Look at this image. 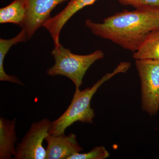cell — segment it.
I'll use <instances>...</instances> for the list:
<instances>
[{
    "instance_id": "obj_1",
    "label": "cell",
    "mask_w": 159,
    "mask_h": 159,
    "mask_svg": "<svg viewBox=\"0 0 159 159\" xmlns=\"http://www.w3.org/2000/svg\"><path fill=\"white\" fill-rule=\"evenodd\" d=\"M85 25L94 35L134 52L152 31L159 29V9L143 7L132 11L125 10L101 23L87 19Z\"/></svg>"
},
{
    "instance_id": "obj_2",
    "label": "cell",
    "mask_w": 159,
    "mask_h": 159,
    "mask_svg": "<svg viewBox=\"0 0 159 159\" xmlns=\"http://www.w3.org/2000/svg\"><path fill=\"white\" fill-rule=\"evenodd\" d=\"M127 61L122 62L112 73H107L93 86L82 91L75 90L73 99L66 110L59 118L51 122L49 134L59 135L64 133L67 128L74 122L93 123L95 114L91 107V101L97 90L104 82L119 73H125L130 67Z\"/></svg>"
},
{
    "instance_id": "obj_3",
    "label": "cell",
    "mask_w": 159,
    "mask_h": 159,
    "mask_svg": "<svg viewBox=\"0 0 159 159\" xmlns=\"http://www.w3.org/2000/svg\"><path fill=\"white\" fill-rule=\"evenodd\" d=\"M51 54L54 57V64L47 70V74L51 77L62 76L67 77L74 84L76 89L80 88L89 68L104 56L102 50H97L87 55L74 54L61 45L54 47Z\"/></svg>"
},
{
    "instance_id": "obj_4",
    "label": "cell",
    "mask_w": 159,
    "mask_h": 159,
    "mask_svg": "<svg viewBox=\"0 0 159 159\" xmlns=\"http://www.w3.org/2000/svg\"><path fill=\"white\" fill-rule=\"evenodd\" d=\"M141 85L142 109L150 116L159 109V60H136Z\"/></svg>"
},
{
    "instance_id": "obj_5",
    "label": "cell",
    "mask_w": 159,
    "mask_h": 159,
    "mask_svg": "<svg viewBox=\"0 0 159 159\" xmlns=\"http://www.w3.org/2000/svg\"><path fill=\"white\" fill-rule=\"evenodd\" d=\"M51 122L47 119L33 122L18 144L14 159H46V150L43 146V142L49 134Z\"/></svg>"
},
{
    "instance_id": "obj_6",
    "label": "cell",
    "mask_w": 159,
    "mask_h": 159,
    "mask_svg": "<svg viewBox=\"0 0 159 159\" xmlns=\"http://www.w3.org/2000/svg\"><path fill=\"white\" fill-rule=\"evenodd\" d=\"M26 17L22 28L25 30L28 40L51 17L50 15L57 6L68 0H25Z\"/></svg>"
},
{
    "instance_id": "obj_7",
    "label": "cell",
    "mask_w": 159,
    "mask_h": 159,
    "mask_svg": "<svg viewBox=\"0 0 159 159\" xmlns=\"http://www.w3.org/2000/svg\"><path fill=\"white\" fill-rule=\"evenodd\" d=\"M97 0H70L65 8L59 13L51 17L44 24L45 28L51 34L54 47L60 46L59 36L61 31L67 22L77 11L86 6H90Z\"/></svg>"
},
{
    "instance_id": "obj_8",
    "label": "cell",
    "mask_w": 159,
    "mask_h": 159,
    "mask_svg": "<svg viewBox=\"0 0 159 159\" xmlns=\"http://www.w3.org/2000/svg\"><path fill=\"white\" fill-rule=\"evenodd\" d=\"M45 139L47 143L46 159H66L83 150L74 134L67 136L64 133L59 135L49 134Z\"/></svg>"
},
{
    "instance_id": "obj_9",
    "label": "cell",
    "mask_w": 159,
    "mask_h": 159,
    "mask_svg": "<svg viewBox=\"0 0 159 159\" xmlns=\"http://www.w3.org/2000/svg\"><path fill=\"white\" fill-rule=\"evenodd\" d=\"M16 119H0V159H10L16 154L15 144L17 140L16 131Z\"/></svg>"
},
{
    "instance_id": "obj_10",
    "label": "cell",
    "mask_w": 159,
    "mask_h": 159,
    "mask_svg": "<svg viewBox=\"0 0 159 159\" xmlns=\"http://www.w3.org/2000/svg\"><path fill=\"white\" fill-rule=\"evenodd\" d=\"M25 30L22 28L17 35L10 39H0V81H8L16 84L24 85V84L16 76L6 74L4 70V62L6 54L12 46L18 43L25 42L28 40Z\"/></svg>"
},
{
    "instance_id": "obj_11",
    "label": "cell",
    "mask_w": 159,
    "mask_h": 159,
    "mask_svg": "<svg viewBox=\"0 0 159 159\" xmlns=\"http://www.w3.org/2000/svg\"><path fill=\"white\" fill-rule=\"evenodd\" d=\"M25 0H13L6 7L0 9V23H10L23 28L26 17Z\"/></svg>"
},
{
    "instance_id": "obj_12",
    "label": "cell",
    "mask_w": 159,
    "mask_h": 159,
    "mask_svg": "<svg viewBox=\"0 0 159 159\" xmlns=\"http://www.w3.org/2000/svg\"><path fill=\"white\" fill-rule=\"evenodd\" d=\"M135 60H159V29L150 33L138 50L134 52Z\"/></svg>"
},
{
    "instance_id": "obj_13",
    "label": "cell",
    "mask_w": 159,
    "mask_h": 159,
    "mask_svg": "<svg viewBox=\"0 0 159 159\" xmlns=\"http://www.w3.org/2000/svg\"><path fill=\"white\" fill-rule=\"evenodd\" d=\"M109 157V153L102 146L95 147L86 153L80 152L72 155L66 159H104Z\"/></svg>"
},
{
    "instance_id": "obj_14",
    "label": "cell",
    "mask_w": 159,
    "mask_h": 159,
    "mask_svg": "<svg viewBox=\"0 0 159 159\" xmlns=\"http://www.w3.org/2000/svg\"><path fill=\"white\" fill-rule=\"evenodd\" d=\"M122 5L131 6L135 9L143 7L159 9V0H118Z\"/></svg>"
}]
</instances>
